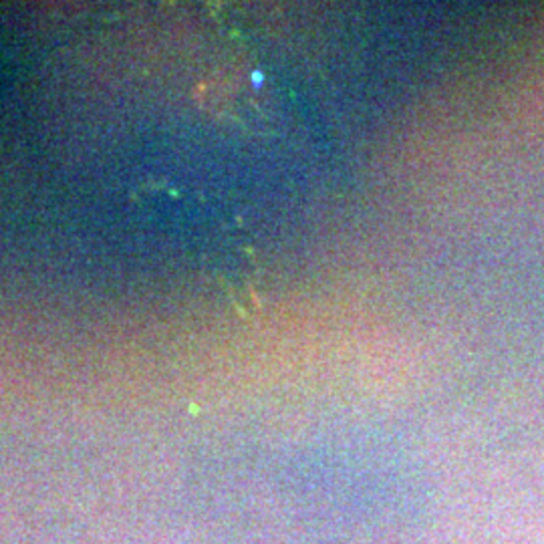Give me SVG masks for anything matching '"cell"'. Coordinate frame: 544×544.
Segmentation results:
<instances>
[{
  "label": "cell",
  "instance_id": "obj_1",
  "mask_svg": "<svg viewBox=\"0 0 544 544\" xmlns=\"http://www.w3.org/2000/svg\"><path fill=\"white\" fill-rule=\"evenodd\" d=\"M263 81H264V75H263L261 71H254V73H253V85H254V87H261V85H263Z\"/></svg>",
  "mask_w": 544,
  "mask_h": 544
}]
</instances>
